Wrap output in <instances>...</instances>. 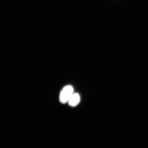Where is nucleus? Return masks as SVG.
<instances>
[{"label": "nucleus", "mask_w": 148, "mask_h": 148, "mask_svg": "<svg viewBox=\"0 0 148 148\" xmlns=\"http://www.w3.org/2000/svg\"><path fill=\"white\" fill-rule=\"evenodd\" d=\"M74 89L71 86H65L62 90L60 95V101L61 103H65L68 102L69 99L73 94Z\"/></svg>", "instance_id": "nucleus-1"}, {"label": "nucleus", "mask_w": 148, "mask_h": 148, "mask_svg": "<svg viewBox=\"0 0 148 148\" xmlns=\"http://www.w3.org/2000/svg\"><path fill=\"white\" fill-rule=\"evenodd\" d=\"M80 101V97L78 93H73L70 98L68 103L70 106L72 107L76 106L78 104Z\"/></svg>", "instance_id": "nucleus-2"}]
</instances>
